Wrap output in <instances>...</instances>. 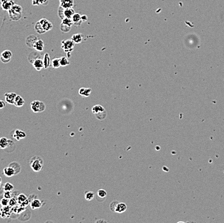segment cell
Instances as JSON below:
<instances>
[{
	"label": "cell",
	"mask_w": 224,
	"mask_h": 223,
	"mask_svg": "<svg viewBox=\"0 0 224 223\" xmlns=\"http://www.w3.org/2000/svg\"><path fill=\"white\" fill-rule=\"evenodd\" d=\"M23 8L20 5H14L8 10V15L10 19L13 21H19L22 16Z\"/></svg>",
	"instance_id": "6da1fadb"
},
{
	"label": "cell",
	"mask_w": 224,
	"mask_h": 223,
	"mask_svg": "<svg viewBox=\"0 0 224 223\" xmlns=\"http://www.w3.org/2000/svg\"><path fill=\"white\" fill-rule=\"evenodd\" d=\"M30 167H31L32 169L36 172H39L43 169V160L40 156H35L32 158L30 160Z\"/></svg>",
	"instance_id": "7a4b0ae2"
},
{
	"label": "cell",
	"mask_w": 224,
	"mask_h": 223,
	"mask_svg": "<svg viewBox=\"0 0 224 223\" xmlns=\"http://www.w3.org/2000/svg\"><path fill=\"white\" fill-rule=\"evenodd\" d=\"M92 112L95 115L99 120H103L106 118L107 113L103 106L101 105H95L92 107Z\"/></svg>",
	"instance_id": "3957f363"
},
{
	"label": "cell",
	"mask_w": 224,
	"mask_h": 223,
	"mask_svg": "<svg viewBox=\"0 0 224 223\" xmlns=\"http://www.w3.org/2000/svg\"><path fill=\"white\" fill-rule=\"evenodd\" d=\"M75 47V42L72 39L63 41L61 42V47L64 51L68 54V57H70V53L74 50Z\"/></svg>",
	"instance_id": "277c9868"
},
{
	"label": "cell",
	"mask_w": 224,
	"mask_h": 223,
	"mask_svg": "<svg viewBox=\"0 0 224 223\" xmlns=\"http://www.w3.org/2000/svg\"><path fill=\"white\" fill-rule=\"evenodd\" d=\"M30 108L33 112L38 113L43 112L46 109V106L43 102L39 100H34L30 104Z\"/></svg>",
	"instance_id": "5b68a950"
},
{
	"label": "cell",
	"mask_w": 224,
	"mask_h": 223,
	"mask_svg": "<svg viewBox=\"0 0 224 223\" xmlns=\"http://www.w3.org/2000/svg\"><path fill=\"white\" fill-rule=\"evenodd\" d=\"M13 57V53L10 50H5L3 51L0 56V60L3 63H8L10 61L11 58Z\"/></svg>",
	"instance_id": "8992f818"
},
{
	"label": "cell",
	"mask_w": 224,
	"mask_h": 223,
	"mask_svg": "<svg viewBox=\"0 0 224 223\" xmlns=\"http://www.w3.org/2000/svg\"><path fill=\"white\" fill-rule=\"evenodd\" d=\"M39 21L41 24L42 26H43V29L45 30V31L46 32L50 31V30L52 29L53 25H52V23H51L50 21H48L47 19L43 18V19H41Z\"/></svg>",
	"instance_id": "52a82bcc"
},
{
	"label": "cell",
	"mask_w": 224,
	"mask_h": 223,
	"mask_svg": "<svg viewBox=\"0 0 224 223\" xmlns=\"http://www.w3.org/2000/svg\"><path fill=\"white\" fill-rule=\"evenodd\" d=\"M14 5L13 0H1V8L5 11H8Z\"/></svg>",
	"instance_id": "ba28073f"
},
{
	"label": "cell",
	"mask_w": 224,
	"mask_h": 223,
	"mask_svg": "<svg viewBox=\"0 0 224 223\" xmlns=\"http://www.w3.org/2000/svg\"><path fill=\"white\" fill-rule=\"evenodd\" d=\"M38 38L37 36L35 35H30L26 39V44L30 48H34V46L37 41L38 40Z\"/></svg>",
	"instance_id": "9c48e42d"
},
{
	"label": "cell",
	"mask_w": 224,
	"mask_h": 223,
	"mask_svg": "<svg viewBox=\"0 0 224 223\" xmlns=\"http://www.w3.org/2000/svg\"><path fill=\"white\" fill-rule=\"evenodd\" d=\"M17 95L16 93H6L5 94V101L9 104H14Z\"/></svg>",
	"instance_id": "30bf717a"
},
{
	"label": "cell",
	"mask_w": 224,
	"mask_h": 223,
	"mask_svg": "<svg viewBox=\"0 0 224 223\" xmlns=\"http://www.w3.org/2000/svg\"><path fill=\"white\" fill-rule=\"evenodd\" d=\"M3 174L5 176L10 178V177L16 174V170L14 169V167L10 166L5 167L3 169Z\"/></svg>",
	"instance_id": "8fae6325"
},
{
	"label": "cell",
	"mask_w": 224,
	"mask_h": 223,
	"mask_svg": "<svg viewBox=\"0 0 224 223\" xmlns=\"http://www.w3.org/2000/svg\"><path fill=\"white\" fill-rule=\"evenodd\" d=\"M26 133L24 132V131L19 130V129H16L14 131V134H13V137L16 139L17 141L19 140L25 138L26 137Z\"/></svg>",
	"instance_id": "7c38bea8"
},
{
	"label": "cell",
	"mask_w": 224,
	"mask_h": 223,
	"mask_svg": "<svg viewBox=\"0 0 224 223\" xmlns=\"http://www.w3.org/2000/svg\"><path fill=\"white\" fill-rule=\"evenodd\" d=\"M32 65L34 67V68L38 70V71H40L41 69L44 68V63L43 60H41L39 58H38L37 59H35L34 62L32 63Z\"/></svg>",
	"instance_id": "4fadbf2b"
},
{
	"label": "cell",
	"mask_w": 224,
	"mask_h": 223,
	"mask_svg": "<svg viewBox=\"0 0 224 223\" xmlns=\"http://www.w3.org/2000/svg\"><path fill=\"white\" fill-rule=\"evenodd\" d=\"M17 203H19L22 206H26L29 204V200L28 198L26 196L25 194H21L17 197Z\"/></svg>",
	"instance_id": "5bb4252c"
},
{
	"label": "cell",
	"mask_w": 224,
	"mask_h": 223,
	"mask_svg": "<svg viewBox=\"0 0 224 223\" xmlns=\"http://www.w3.org/2000/svg\"><path fill=\"white\" fill-rule=\"evenodd\" d=\"M60 6L64 8H72L74 6V0H59Z\"/></svg>",
	"instance_id": "9a60e30c"
},
{
	"label": "cell",
	"mask_w": 224,
	"mask_h": 223,
	"mask_svg": "<svg viewBox=\"0 0 224 223\" xmlns=\"http://www.w3.org/2000/svg\"><path fill=\"white\" fill-rule=\"evenodd\" d=\"M127 210V205L124 203H118L115 210V212L118 213H122Z\"/></svg>",
	"instance_id": "2e32d148"
},
{
	"label": "cell",
	"mask_w": 224,
	"mask_h": 223,
	"mask_svg": "<svg viewBox=\"0 0 224 223\" xmlns=\"http://www.w3.org/2000/svg\"><path fill=\"white\" fill-rule=\"evenodd\" d=\"M10 140H9L6 137H1L0 138V149H5L10 145Z\"/></svg>",
	"instance_id": "e0dca14e"
},
{
	"label": "cell",
	"mask_w": 224,
	"mask_h": 223,
	"mask_svg": "<svg viewBox=\"0 0 224 223\" xmlns=\"http://www.w3.org/2000/svg\"><path fill=\"white\" fill-rule=\"evenodd\" d=\"M72 19L73 21L74 24L76 25L77 26H79L83 22L82 19H81V15L78 13H75L73 17H72Z\"/></svg>",
	"instance_id": "ac0fdd59"
},
{
	"label": "cell",
	"mask_w": 224,
	"mask_h": 223,
	"mask_svg": "<svg viewBox=\"0 0 224 223\" xmlns=\"http://www.w3.org/2000/svg\"><path fill=\"white\" fill-rule=\"evenodd\" d=\"M91 92H92V89L91 88H81L79 90V94L81 96L84 97H88L90 95Z\"/></svg>",
	"instance_id": "d6986e66"
},
{
	"label": "cell",
	"mask_w": 224,
	"mask_h": 223,
	"mask_svg": "<svg viewBox=\"0 0 224 223\" xmlns=\"http://www.w3.org/2000/svg\"><path fill=\"white\" fill-rule=\"evenodd\" d=\"M44 42L43 41L41 40V39H38L34 46V48L38 51H43L44 50Z\"/></svg>",
	"instance_id": "ffe728a7"
},
{
	"label": "cell",
	"mask_w": 224,
	"mask_h": 223,
	"mask_svg": "<svg viewBox=\"0 0 224 223\" xmlns=\"http://www.w3.org/2000/svg\"><path fill=\"white\" fill-rule=\"evenodd\" d=\"M83 38H84V36L83 34H81V33H76V34H74L72 35V40L75 43L79 44V43H81V42L83 41Z\"/></svg>",
	"instance_id": "44dd1931"
},
{
	"label": "cell",
	"mask_w": 224,
	"mask_h": 223,
	"mask_svg": "<svg viewBox=\"0 0 224 223\" xmlns=\"http://www.w3.org/2000/svg\"><path fill=\"white\" fill-rule=\"evenodd\" d=\"M24 104H25V100H24V99L20 95H17L16 99H15L14 105L17 107V108H21Z\"/></svg>",
	"instance_id": "7402d4cb"
},
{
	"label": "cell",
	"mask_w": 224,
	"mask_h": 223,
	"mask_svg": "<svg viewBox=\"0 0 224 223\" xmlns=\"http://www.w3.org/2000/svg\"><path fill=\"white\" fill-rule=\"evenodd\" d=\"M41 206H42L41 201L38 199H34L32 201L31 203H30V206H31L32 209L33 210L38 209L39 208H41Z\"/></svg>",
	"instance_id": "603a6c76"
},
{
	"label": "cell",
	"mask_w": 224,
	"mask_h": 223,
	"mask_svg": "<svg viewBox=\"0 0 224 223\" xmlns=\"http://www.w3.org/2000/svg\"><path fill=\"white\" fill-rule=\"evenodd\" d=\"M74 14H75V10L72 8H65L64 15L65 17L70 18V19H72Z\"/></svg>",
	"instance_id": "cb8c5ba5"
},
{
	"label": "cell",
	"mask_w": 224,
	"mask_h": 223,
	"mask_svg": "<svg viewBox=\"0 0 224 223\" xmlns=\"http://www.w3.org/2000/svg\"><path fill=\"white\" fill-rule=\"evenodd\" d=\"M43 63H44V68L47 69L51 65V60L50 56L48 55V53H46L45 54L43 57Z\"/></svg>",
	"instance_id": "d4e9b609"
},
{
	"label": "cell",
	"mask_w": 224,
	"mask_h": 223,
	"mask_svg": "<svg viewBox=\"0 0 224 223\" xmlns=\"http://www.w3.org/2000/svg\"><path fill=\"white\" fill-rule=\"evenodd\" d=\"M107 196V192L104 189H100L97 192V199L99 198L103 199V201L106 199V197Z\"/></svg>",
	"instance_id": "484cf974"
},
{
	"label": "cell",
	"mask_w": 224,
	"mask_h": 223,
	"mask_svg": "<svg viewBox=\"0 0 224 223\" xmlns=\"http://www.w3.org/2000/svg\"><path fill=\"white\" fill-rule=\"evenodd\" d=\"M35 30L36 32H37L38 33H39V34H43V33H45V32H46L45 31V30L43 29V26H42L41 24L40 23L39 21H38V22L35 23Z\"/></svg>",
	"instance_id": "4316f807"
},
{
	"label": "cell",
	"mask_w": 224,
	"mask_h": 223,
	"mask_svg": "<svg viewBox=\"0 0 224 223\" xmlns=\"http://www.w3.org/2000/svg\"><path fill=\"white\" fill-rule=\"evenodd\" d=\"M71 28H72L71 26H70V25H68V24H65V23H62V22L60 25V30H61V32L63 33L68 32L70 30H71Z\"/></svg>",
	"instance_id": "83f0119b"
},
{
	"label": "cell",
	"mask_w": 224,
	"mask_h": 223,
	"mask_svg": "<svg viewBox=\"0 0 224 223\" xmlns=\"http://www.w3.org/2000/svg\"><path fill=\"white\" fill-rule=\"evenodd\" d=\"M84 197H85L86 200L90 201L93 200V198L95 197V194L92 191L86 192L85 194H84Z\"/></svg>",
	"instance_id": "f1b7e54d"
},
{
	"label": "cell",
	"mask_w": 224,
	"mask_h": 223,
	"mask_svg": "<svg viewBox=\"0 0 224 223\" xmlns=\"http://www.w3.org/2000/svg\"><path fill=\"white\" fill-rule=\"evenodd\" d=\"M51 65H52V66L54 68H58L60 66H61L59 58H56V59H54L52 60V62H51Z\"/></svg>",
	"instance_id": "f546056e"
},
{
	"label": "cell",
	"mask_w": 224,
	"mask_h": 223,
	"mask_svg": "<svg viewBox=\"0 0 224 223\" xmlns=\"http://www.w3.org/2000/svg\"><path fill=\"white\" fill-rule=\"evenodd\" d=\"M60 63L61 66H66L70 65V61L66 57H62L60 58Z\"/></svg>",
	"instance_id": "4dcf8cb0"
},
{
	"label": "cell",
	"mask_w": 224,
	"mask_h": 223,
	"mask_svg": "<svg viewBox=\"0 0 224 223\" xmlns=\"http://www.w3.org/2000/svg\"><path fill=\"white\" fill-rule=\"evenodd\" d=\"M48 0H32L33 5H45L48 3Z\"/></svg>",
	"instance_id": "1f68e13d"
},
{
	"label": "cell",
	"mask_w": 224,
	"mask_h": 223,
	"mask_svg": "<svg viewBox=\"0 0 224 223\" xmlns=\"http://www.w3.org/2000/svg\"><path fill=\"white\" fill-rule=\"evenodd\" d=\"M14 189V185L10 183H6L4 185L3 190L4 191H12Z\"/></svg>",
	"instance_id": "d6a6232c"
},
{
	"label": "cell",
	"mask_w": 224,
	"mask_h": 223,
	"mask_svg": "<svg viewBox=\"0 0 224 223\" xmlns=\"http://www.w3.org/2000/svg\"><path fill=\"white\" fill-rule=\"evenodd\" d=\"M64 10H65L64 8L59 6V7L58 8V16L62 20L65 17L64 15Z\"/></svg>",
	"instance_id": "836d02e7"
},
{
	"label": "cell",
	"mask_w": 224,
	"mask_h": 223,
	"mask_svg": "<svg viewBox=\"0 0 224 223\" xmlns=\"http://www.w3.org/2000/svg\"><path fill=\"white\" fill-rule=\"evenodd\" d=\"M118 203L119 202H117V201H113V202L111 203L110 205V208L111 211L115 212V207H116Z\"/></svg>",
	"instance_id": "e575fe53"
},
{
	"label": "cell",
	"mask_w": 224,
	"mask_h": 223,
	"mask_svg": "<svg viewBox=\"0 0 224 223\" xmlns=\"http://www.w3.org/2000/svg\"><path fill=\"white\" fill-rule=\"evenodd\" d=\"M1 204L3 206H7L8 204H9V199H7V198L4 197L3 199H2L1 200Z\"/></svg>",
	"instance_id": "d590c367"
},
{
	"label": "cell",
	"mask_w": 224,
	"mask_h": 223,
	"mask_svg": "<svg viewBox=\"0 0 224 223\" xmlns=\"http://www.w3.org/2000/svg\"><path fill=\"white\" fill-rule=\"evenodd\" d=\"M4 197L7 198V199H10L12 197V194H11V191H5L4 193Z\"/></svg>",
	"instance_id": "8d00e7d4"
},
{
	"label": "cell",
	"mask_w": 224,
	"mask_h": 223,
	"mask_svg": "<svg viewBox=\"0 0 224 223\" xmlns=\"http://www.w3.org/2000/svg\"><path fill=\"white\" fill-rule=\"evenodd\" d=\"M17 203V201H16L15 199H13V198H10V199L9 200V204H10V206H14L15 204H16V203Z\"/></svg>",
	"instance_id": "74e56055"
},
{
	"label": "cell",
	"mask_w": 224,
	"mask_h": 223,
	"mask_svg": "<svg viewBox=\"0 0 224 223\" xmlns=\"http://www.w3.org/2000/svg\"><path fill=\"white\" fill-rule=\"evenodd\" d=\"M81 19H82L83 22H84V21H86L88 20V16L85 14L81 15Z\"/></svg>",
	"instance_id": "f35d334b"
},
{
	"label": "cell",
	"mask_w": 224,
	"mask_h": 223,
	"mask_svg": "<svg viewBox=\"0 0 224 223\" xmlns=\"http://www.w3.org/2000/svg\"><path fill=\"white\" fill-rule=\"evenodd\" d=\"M5 106V103L3 100H0V109L4 108Z\"/></svg>",
	"instance_id": "ab89813d"
},
{
	"label": "cell",
	"mask_w": 224,
	"mask_h": 223,
	"mask_svg": "<svg viewBox=\"0 0 224 223\" xmlns=\"http://www.w3.org/2000/svg\"><path fill=\"white\" fill-rule=\"evenodd\" d=\"M1 183H2V179H1V177H0V187H1Z\"/></svg>",
	"instance_id": "60d3db41"
}]
</instances>
